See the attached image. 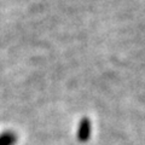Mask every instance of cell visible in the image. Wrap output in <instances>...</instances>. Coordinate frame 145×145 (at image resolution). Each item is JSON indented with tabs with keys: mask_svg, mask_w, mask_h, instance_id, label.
<instances>
[{
	"mask_svg": "<svg viewBox=\"0 0 145 145\" xmlns=\"http://www.w3.org/2000/svg\"><path fill=\"white\" fill-rule=\"evenodd\" d=\"M15 142V137L12 134H5L0 138V145H12Z\"/></svg>",
	"mask_w": 145,
	"mask_h": 145,
	"instance_id": "obj_1",
	"label": "cell"
}]
</instances>
